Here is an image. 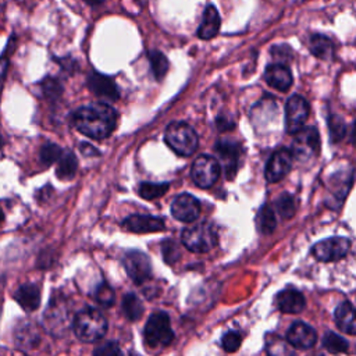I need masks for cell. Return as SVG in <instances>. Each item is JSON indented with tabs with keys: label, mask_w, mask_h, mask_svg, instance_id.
<instances>
[{
	"label": "cell",
	"mask_w": 356,
	"mask_h": 356,
	"mask_svg": "<svg viewBox=\"0 0 356 356\" xmlns=\"http://www.w3.org/2000/svg\"><path fill=\"white\" fill-rule=\"evenodd\" d=\"M277 210L282 218H291L295 214L296 206H295V199L289 193H282L278 200H277Z\"/></svg>",
	"instance_id": "obj_34"
},
{
	"label": "cell",
	"mask_w": 356,
	"mask_h": 356,
	"mask_svg": "<svg viewBox=\"0 0 356 356\" xmlns=\"http://www.w3.org/2000/svg\"><path fill=\"white\" fill-rule=\"evenodd\" d=\"M67 320H68V310L65 307V303L63 300L51 299L44 317L46 328L56 335L57 332H63L65 330Z\"/></svg>",
	"instance_id": "obj_18"
},
{
	"label": "cell",
	"mask_w": 356,
	"mask_h": 356,
	"mask_svg": "<svg viewBox=\"0 0 356 356\" xmlns=\"http://www.w3.org/2000/svg\"><path fill=\"white\" fill-rule=\"evenodd\" d=\"M95 299L100 306L110 307L115 299L114 289L107 282H102L95 291Z\"/></svg>",
	"instance_id": "obj_33"
},
{
	"label": "cell",
	"mask_w": 356,
	"mask_h": 356,
	"mask_svg": "<svg viewBox=\"0 0 356 356\" xmlns=\"http://www.w3.org/2000/svg\"><path fill=\"white\" fill-rule=\"evenodd\" d=\"M40 89L43 96L50 102L57 100L63 93V85L60 83L58 79L53 76H46L40 83Z\"/></svg>",
	"instance_id": "obj_30"
},
{
	"label": "cell",
	"mask_w": 356,
	"mask_h": 356,
	"mask_svg": "<svg viewBox=\"0 0 356 356\" xmlns=\"http://www.w3.org/2000/svg\"><path fill=\"white\" fill-rule=\"evenodd\" d=\"M122 312L128 320L136 321L143 314V305L136 295L127 293L122 298Z\"/></svg>",
	"instance_id": "obj_26"
},
{
	"label": "cell",
	"mask_w": 356,
	"mask_h": 356,
	"mask_svg": "<svg viewBox=\"0 0 356 356\" xmlns=\"http://www.w3.org/2000/svg\"><path fill=\"white\" fill-rule=\"evenodd\" d=\"M277 306L284 313H300L305 306V296L298 289H284L277 295Z\"/></svg>",
	"instance_id": "obj_20"
},
{
	"label": "cell",
	"mask_w": 356,
	"mask_h": 356,
	"mask_svg": "<svg viewBox=\"0 0 356 356\" xmlns=\"http://www.w3.org/2000/svg\"><path fill=\"white\" fill-rule=\"evenodd\" d=\"M57 161H58V165L56 168V175L63 181L72 179L78 170V161H76L75 154L70 150L68 152L63 150V153Z\"/></svg>",
	"instance_id": "obj_24"
},
{
	"label": "cell",
	"mask_w": 356,
	"mask_h": 356,
	"mask_svg": "<svg viewBox=\"0 0 356 356\" xmlns=\"http://www.w3.org/2000/svg\"><path fill=\"white\" fill-rule=\"evenodd\" d=\"M161 252H163V256H164V260L168 263V264H172L175 263L178 259H179V248L178 245L171 241V239H167L161 243Z\"/></svg>",
	"instance_id": "obj_35"
},
{
	"label": "cell",
	"mask_w": 356,
	"mask_h": 356,
	"mask_svg": "<svg viewBox=\"0 0 356 356\" xmlns=\"http://www.w3.org/2000/svg\"><path fill=\"white\" fill-rule=\"evenodd\" d=\"M3 220H4V213H3V210H1V207H0V225H1Z\"/></svg>",
	"instance_id": "obj_44"
},
{
	"label": "cell",
	"mask_w": 356,
	"mask_h": 356,
	"mask_svg": "<svg viewBox=\"0 0 356 356\" xmlns=\"http://www.w3.org/2000/svg\"><path fill=\"white\" fill-rule=\"evenodd\" d=\"M164 140L170 149L184 157L193 154L197 147V135L195 129L182 121L171 122L165 128Z\"/></svg>",
	"instance_id": "obj_3"
},
{
	"label": "cell",
	"mask_w": 356,
	"mask_h": 356,
	"mask_svg": "<svg viewBox=\"0 0 356 356\" xmlns=\"http://www.w3.org/2000/svg\"><path fill=\"white\" fill-rule=\"evenodd\" d=\"M241 343H242V337L236 331L225 332L224 337L221 338L222 349L227 350V352H235L241 346Z\"/></svg>",
	"instance_id": "obj_36"
},
{
	"label": "cell",
	"mask_w": 356,
	"mask_h": 356,
	"mask_svg": "<svg viewBox=\"0 0 356 356\" xmlns=\"http://www.w3.org/2000/svg\"><path fill=\"white\" fill-rule=\"evenodd\" d=\"M335 321L341 331L356 335V309L349 302H342L335 309Z\"/></svg>",
	"instance_id": "obj_22"
},
{
	"label": "cell",
	"mask_w": 356,
	"mask_h": 356,
	"mask_svg": "<svg viewBox=\"0 0 356 356\" xmlns=\"http://www.w3.org/2000/svg\"><path fill=\"white\" fill-rule=\"evenodd\" d=\"M309 103L305 97L295 95L291 96L285 106V125L289 134L298 132L309 117Z\"/></svg>",
	"instance_id": "obj_10"
},
{
	"label": "cell",
	"mask_w": 356,
	"mask_h": 356,
	"mask_svg": "<svg viewBox=\"0 0 356 356\" xmlns=\"http://www.w3.org/2000/svg\"><path fill=\"white\" fill-rule=\"evenodd\" d=\"M61 153H63V149L58 145L47 142V143L42 145L40 152H39V159H40L42 164L50 165V164H53L54 161H57L60 159Z\"/></svg>",
	"instance_id": "obj_32"
},
{
	"label": "cell",
	"mask_w": 356,
	"mask_h": 356,
	"mask_svg": "<svg viewBox=\"0 0 356 356\" xmlns=\"http://www.w3.org/2000/svg\"><path fill=\"white\" fill-rule=\"evenodd\" d=\"M218 29H220V14L214 6L209 4L203 11V18L197 28V36L203 40H209L218 33Z\"/></svg>",
	"instance_id": "obj_21"
},
{
	"label": "cell",
	"mask_w": 356,
	"mask_h": 356,
	"mask_svg": "<svg viewBox=\"0 0 356 356\" xmlns=\"http://www.w3.org/2000/svg\"><path fill=\"white\" fill-rule=\"evenodd\" d=\"M292 152L289 149H278L273 153L266 164L264 177L268 182H278L282 179L292 167Z\"/></svg>",
	"instance_id": "obj_11"
},
{
	"label": "cell",
	"mask_w": 356,
	"mask_h": 356,
	"mask_svg": "<svg viewBox=\"0 0 356 356\" xmlns=\"http://www.w3.org/2000/svg\"><path fill=\"white\" fill-rule=\"evenodd\" d=\"M39 339H40V335L35 324L24 323L15 331V341L19 348H24V349L33 348L36 346Z\"/></svg>",
	"instance_id": "obj_23"
},
{
	"label": "cell",
	"mask_w": 356,
	"mask_h": 356,
	"mask_svg": "<svg viewBox=\"0 0 356 356\" xmlns=\"http://www.w3.org/2000/svg\"><path fill=\"white\" fill-rule=\"evenodd\" d=\"M71 121L81 134L99 140L115 129L117 113L106 103H92L75 110Z\"/></svg>",
	"instance_id": "obj_1"
},
{
	"label": "cell",
	"mask_w": 356,
	"mask_h": 356,
	"mask_svg": "<svg viewBox=\"0 0 356 356\" xmlns=\"http://www.w3.org/2000/svg\"><path fill=\"white\" fill-rule=\"evenodd\" d=\"M168 184L167 182H159V184H154V182H142L139 185V195L140 197L146 199V200H153V199H157L160 196H163L167 191H168Z\"/></svg>",
	"instance_id": "obj_29"
},
{
	"label": "cell",
	"mask_w": 356,
	"mask_h": 356,
	"mask_svg": "<svg viewBox=\"0 0 356 356\" xmlns=\"http://www.w3.org/2000/svg\"><path fill=\"white\" fill-rule=\"evenodd\" d=\"M122 264L127 274L135 284H143L152 275V266L149 257L139 250H129L122 257Z\"/></svg>",
	"instance_id": "obj_9"
},
{
	"label": "cell",
	"mask_w": 356,
	"mask_h": 356,
	"mask_svg": "<svg viewBox=\"0 0 356 356\" xmlns=\"http://www.w3.org/2000/svg\"><path fill=\"white\" fill-rule=\"evenodd\" d=\"M316 339H317L316 331L310 325L302 321H295L286 332V341L293 348H298V349L312 348L316 343Z\"/></svg>",
	"instance_id": "obj_16"
},
{
	"label": "cell",
	"mask_w": 356,
	"mask_h": 356,
	"mask_svg": "<svg viewBox=\"0 0 356 356\" xmlns=\"http://www.w3.org/2000/svg\"><path fill=\"white\" fill-rule=\"evenodd\" d=\"M6 70H7V61L6 60H0V78L3 76Z\"/></svg>",
	"instance_id": "obj_43"
},
{
	"label": "cell",
	"mask_w": 356,
	"mask_h": 356,
	"mask_svg": "<svg viewBox=\"0 0 356 356\" xmlns=\"http://www.w3.org/2000/svg\"><path fill=\"white\" fill-rule=\"evenodd\" d=\"M350 249V241L343 236H332L317 242L312 248V254L320 261H335L342 259Z\"/></svg>",
	"instance_id": "obj_8"
},
{
	"label": "cell",
	"mask_w": 356,
	"mask_h": 356,
	"mask_svg": "<svg viewBox=\"0 0 356 356\" xmlns=\"http://www.w3.org/2000/svg\"><path fill=\"white\" fill-rule=\"evenodd\" d=\"M47 193H51V186H46V188H42L39 192H38V199L39 202H43V200H47L49 199V195Z\"/></svg>",
	"instance_id": "obj_40"
},
{
	"label": "cell",
	"mask_w": 356,
	"mask_h": 356,
	"mask_svg": "<svg viewBox=\"0 0 356 356\" xmlns=\"http://www.w3.org/2000/svg\"><path fill=\"white\" fill-rule=\"evenodd\" d=\"M0 146H1V135H0Z\"/></svg>",
	"instance_id": "obj_45"
},
{
	"label": "cell",
	"mask_w": 356,
	"mask_h": 356,
	"mask_svg": "<svg viewBox=\"0 0 356 356\" xmlns=\"http://www.w3.org/2000/svg\"><path fill=\"white\" fill-rule=\"evenodd\" d=\"M81 150H82V153L89 154V156H90V153H93V154H97V153H99V152H97L92 145H89V143H81Z\"/></svg>",
	"instance_id": "obj_41"
},
{
	"label": "cell",
	"mask_w": 356,
	"mask_h": 356,
	"mask_svg": "<svg viewBox=\"0 0 356 356\" xmlns=\"http://www.w3.org/2000/svg\"><path fill=\"white\" fill-rule=\"evenodd\" d=\"M143 337L149 348L167 346L174 338L168 314L164 312L153 313L145 325Z\"/></svg>",
	"instance_id": "obj_5"
},
{
	"label": "cell",
	"mask_w": 356,
	"mask_h": 356,
	"mask_svg": "<svg viewBox=\"0 0 356 356\" xmlns=\"http://www.w3.org/2000/svg\"><path fill=\"white\" fill-rule=\"evenodd\" d=\"M330 132H331V136L334 140H338L341 139L343 135H345V124L341 118L338 117H330Z\"/></svg>",
	"instance_id": "obj_37"
},
{
	"label": "cell",
	"mask_w": 356,
	"mask_h": 356,
	"mask_svg": "<svg viewBox=\"0 0 356 356\" xmlns=\"http://www.w3.org/2000/svg\"><path fill=\"white\" fill-rule=\"evenodd\" d=\"M199 211H200L199 200L189 193H181L172 200L171 214L174 216V218L179 221L192 222L199 216Z\"/></svg>",
	"instance_id": "obj_12"
},
{
	"label": "cell",
	"mask_w": 356,
	"mask_h": 356,
	"mask_svg": "<svg viewBox=\"0 0 356 356\" xmlns=\"http://www.w3.org/2000/svg\"><path fill=\"white\" fill-rule=\"evenodd\" d=\"M309 47H310V51L318 57V58H323V60H327L331 57L332 54V42L324 36V35H313L310 38V42H309Z\"/></svg>",
	"instance_id": "obj_25"
},
{
	"label": "cell",
	"mask_w": 356,
	"mask_h": 356,
	"mask_svg": "<svg viewBox=\"0 0 356 356\" xmlns=\"http://www.w3.org/2000/svg\"><path fill=\"white\" fill-rule=\"evenodd\" d=\"M348 341L335 332H327L323 338V346L332 353H342L348 350Z\"/></svg>",
	"instance_id": "obj_31"
},
{
	"label": "cell",
	"mask_w": 356,
	"mask_h": 356,
	"mask_svg": "<svg viewBox=\"0 0 356 356\" xmlns=\"http://www.w3.org/2000/svg\"><path fill=\"white\" fill-rule=\"evenodd\" d=\"M88 88L100 99H107V100H117L120 93L115 81L111 76H107L104 74L92 71L88 75Z\"/></svg>",
	"instance_id": "obj_13"
},
{
	"label": "cell",
	"mask_w": 356,
	"mask_h": 356,
	"mask_svg": "<svg viewBox=\"0 0 356 356\" xmlns=\"http://www.w3.org/2000/svg\"><path fill=\"white\" fill-rule=\"evenodd\" d=\"M72 330L81 341L96 342L104 337L107 331V320L99 310L86 307L74 317Z\"/></svg>",
	"instance_id": "obj_2"
},
{
	"label": "cell",
	"mask_w": 356,
	"mask_h": 356,
	"mask_svg": "<svg viewBox=\"0 0 356 356\" xmlns=\"http://www.w3.org/2000/svg\"><path fill=\"white\" fill-rule=\"evenodd\" d=\"M184 246L193 253H206L217 245V231L210 222H196L182 231Z\"/></svg>",
	"instance_id": "obj_4"
},
{
	"label": "cell",
	"mask_w": 356,
	"mask_h": 356,
	"mask_svg": "<svg viewBox=\"0 0 356 356\" xmlns=\"http://www.w3.org/2000/svg\"><path fill=\"white\" fill-rule=\"evenodd\" d=\"M256 225H257V229L266 235L271 234L275 229V214L268 204H264L260 207L256 218Z\"/></svg>",
	"instance_id": "obj_27"
},
{
	"label": "cell",
	"mask_w": 356,
	"mask_h": 356,
	"mask_svg": "<svg viewBox=\"0 0 356 356\" xmlns=\"http://www.w3.org/2000/svg\"><path fill=\"white\" fill-rule=\"evenodd\" d=\"M95 355H120L121 353V349L118 348L117 343L114 342H107L99 348L95 349L93 352Z\"/></svg>",
	"instance_id": "obj_38"
},
{
	"label": "cell",
	"mask_w": 356,
	"mask_h": 356,
	"mask_svg": "<svg viewBox=\"0 0 356 356\" xmlns=\"http://www.w3.org/2000/svg\"><path fill=\"white\" fill-rule=\"evenodd\" d=\"M57 61L61 64V67H63L64 70H72V68H75V61H74L72 58H70V57H65V58L57 60Z\"/></svg>",
	"instance_id": "obj_39"
},
{
	"label": "cell",
	"mask_w": 356,
	"mask_h": 356,
	"mask_svg": "<svg viewBox=\"0 0 356 356\" xmlns=\"http://www.w3.org/2000/svg\"><path fill=\"white\" fill-rule=\"evenodd\" d=\"M320 149V135L314 127H302L295 132V139L292 143V156L298 161H307L313 159Z\"/></svg>",
	"instance_id": "obj_6"
},
{
	"label": "cell",
	"mask_w": 356,
	"mask_h": 356,
	"mask_svg": "<svg viewBox=\"0 0 356 356\" xmlns=\"http://www.w3.org/2000/svg\"><path fill=\"white\" fill-rule=\"evenodd\" d=\"M239 143L231 140H218L216 143V150L220 154L221 163L224 165L225 177L232 179L238 171V161H239Z\"/></svg>",
	"instance_id": "obj_15"
},
{
	"label": "cell",
	"mask_w": 356,
	"mask_h": 356,
	"mask_svg": "<svg viewBox=\"0 0 356 356\" xmlns=\"http://www.w3.org/2000/svg\"><path fill=\"white\" fill-rule=\"evenodd\" d=\"M193 182L200 188H210L216 184L220 175V164L211 156L202 154L195 159L191 170Z\"/></svg>",
	"instance_id": "obj_7"
},
{
	"label": "cell",
	"mask_w": 356,
	"mask_h": 356,
	"mask_svg": "<svg viewBox=\"0 0 356 356\" xmlns=\"http://www.w3.org/2000/svg\"><path fill=\"white\" fill-rule=\"evenodd\" d=\"M149 61H150L154 78L157 81H161L164 78V75L167 74V71H168L167 57L161 51L152 50V51H149Z\"/></svg>",
	"instance_id": "obj_28"
},
{
	"label": "cell",
	"mask_w": 356,
	"mask_h": 356,
	"mask_svg": "<svg viewBox=\"0 0 356 356\" xmlns=\"http://www.w3.org/2000/svg\"><path fill=\"white\" fill-rule=\"evenodd\" d=\"M14 299L26 312H35L40 305V289L35 284L19 285L14 292Z\"/></svg>",
	"instance_id": "obj_19"
},
{
	"label": "cell",
	"mask_w": 356,
	"mask_h": 356,
	"mask_svg": "<svg viewBox=\"0 0 356 356\" xmlns=\"http://www.w3.org/2000/svg\"><path fill=\"white\" fill-rule=\"evenodd\" d=\"M264 78H266V82L271 88H274L277 90H281V92L288 90L292 85V81H293L291 70L286 65L281 64V63L270 64L266 68Z\"/></svg>",
	"instance_id": "obj_17"
},
{
	"label": "cell",
	"mask_w": 356,
	"mask_h": 356,
	"mask_svg": "<svg viewBox=\"0 0 356 356\" xmlns=\"http://www.w3.org/2000/svg\"><path fill=\"white\" fill-rule=\"evenodd\" d=\"M122 227L135 234H147L157 232L164 229V220L154 216H143V214H132L122 221Z\"/></svg>",
	"instance_id": "obj_14"
},
{
	"label": "cell",
	"mask_w": 356,
	"mask_h": 356,
	"mask_svg": "<svg viewBox=\"0 0 356 356\" xmlns=\"http://www.w3.org/2000/svg\"><path fill=\"white\" fill-rule=\"evenodd\" d=\"M83 1L92 7H97V6H102L106 0H83Z\"/></svg>",
	"instance_id": "obj_42"
}]
</instances>
